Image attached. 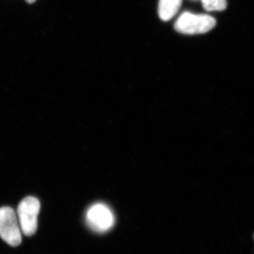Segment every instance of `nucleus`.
Wrapping results in <instances>:
<instances>
[{
    "label": "nucleus",
    "mask_w": 254,
    "mask_h": 254,
    "mask_svg": "<svg viewBox=\"0 0 254 254\" xmlns=\"http://www.w3.org/2000/svg\"><path fill=\"white\" fill-rule=\"evenodd\" d=\"M216 25L215 18L207 14L184 12L177 18L175 29L182 34L194 35L207 33Z\"/></svg>",
    "instance_id": "f257e3e1"
},
{
    "label": "nucleus",
    "mask_w": 254,
    "mask_h": 254,
    "mask_svg": "<svg viewBox=\"0 0 254 254\" xmlns=\"http://www.w3.org/2000/svg\"><path fill=\"white\" fill-rule=\"evenodd\" d=\"M41 203L38 198L28 196L23 198L17 209L18 220L23 235L31 237L38 228V216Z\"/></svg>",
    "instance_id": "f03ea898"
},
{
    "label": "nucleus",
    "mask_w": 254,
    "mask_h": 254,
    "mask_svg": "<svg viewBox=\"0 0 254 254\" xmlns=\"http://www.w3.org/2000/svg\"><path fill=\"white\" fill-rule=\"evenodd\" d=\"M0 237L11 247H17L21 243L19 222L14 209L10 207L0 208Z\"/></svg>",
    "instance_id": "7ed1b4c3"
},
{
    "label": "nucleus",
    "mask_w": 254,
    "mask_h": 254,
    "mask_svg": "<svg viewBox=\"0 0 254 254\" xmlns=\"http://www.w3.org/2000/svg\"><path fill=\"white\" fill-rule=\"evenodd\" d=\"M87 225L96 232H105L110 230L115 223L113 211L104 203H95L86 212Z\"/></svg>",
    "instance_id": "20e7f679"
},
{
    "label": "nucleus",
    "mask_w": 254,
    "mask_h": 254,
    "mask_svg": "<svg viewBox=\"0 0 254 254\" xmlns=\"http://www.w3.org/2000/svg\"><path fill=\"white\" fill-rule=\"evenodd\" d=\"M182 0H159L158 14L164 21L173 18L178 12Z\"/></svg>",
    "instance_id": "39448f33"
},
{
    "label": "nucleus",
    "mask_w": 254,
    "mask_h": 254,
    "mask_svg": "<svg viewBox=\"0 0 254 254\" xmlns=\"http://www.w3.org/2000/svg\"><path fill=\"white\" fill-rule=\"evenodd\" d=\"M207 11H223L227 8V0H200Z\"/></svg>",
    "instance_id": "423d86ee"
},
{
    "label": "nucleus",
    "mask_w": 254,
    "mask_h": 254,
    "mask_svg": "<svg viewBox=\"0 0 254 254\" xmlns=\"http://www.w3.org/2000/svg\"><path fill=\"white\" fill-rule=\"evenodd\" d=\"M25 1L28 3V4H33V3H34L36 0H25Z\"/></svg>",
    "instance_id": "0eeeda50"
},
{
    "label": "nucleus",
    "mask_w": 254,
    "mask_h": 254,
    "mask_svg": "<svg viewBox=\"0 0 254 254\" xmlns=\"http://www.w3.org/2000/svg\"><path fill=\"white\" fill-rule=\"evenodd\" d=\"M253 240H254V233H253Z\"/></svg>",
    "instance_id": "6e6552de"
}]
</instances>
